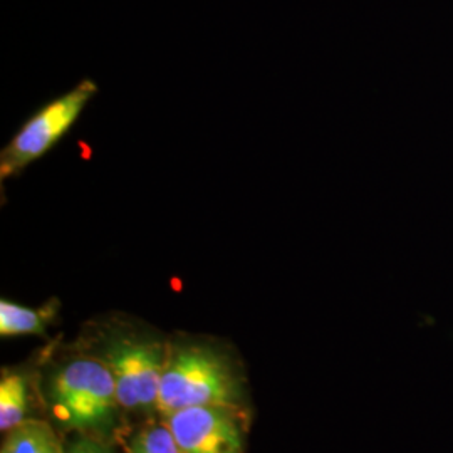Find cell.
I'll use <instances>...</instances> for the list:
<instances>
[{"label":"cell","mask_w":453,"mask_h":453,"mask_svg":"<svg viewBox=\"0 0 453 453\" xmlns=\"http://www.w3.org/2000/svg\"><path fill=\"white\" fill-rule=\"evenodd\" d=\"M49 405L69 430L101 435L113 428L119 402L106 361L80 357L59 368L49 381Z\"/></svg>","instance_id":"1"},{"label":"cell","mask_w":453,"mask_h":453,"mask_svg":"<svg viewBox=\"0 0 453 453\" xmlns=\"http://www.w3.org/2000/svg\"><path fill=\"white\" fill-rule=\"evenodd\" d=\"M241 402V385L219 351L203 344L179 348L166 359L157 410L165 417L192 406H230Z\"/></svg>","instance_id":"2"},{"label":"cell","mask_w":453,"mask_h":453,"mask_svg":"<svg viewBox=\"0 0 453 453\" xmlns=\"http://www.w3.org/2000/svg\"><path fill=\"white\" fill-rule=\"evenodd\" d=\"M97 84L84 78L65 95L35 110L0 151V181L16 179L34 162L58 145L80 119L84 108L97 95Z\"/></svg>","instance_id":"3"},{"label":"cell","mask_w":453,"mask_h":453,"mask_svg":"<svg viewBox=\"0 0 453 453\" xmlns=\"http://www.w3.org/2000/svg\"><path fill=\"white\" fill-rule=\"evenodd\" d=\"M103 357L113 372L119 406L157 408L166 359L158 341L128 331H113Z\"/></svg>","instance_id":"4"},{"label":"cell","mask_w":453,"mask_h":453,"mask_svg":"<svg viewBox=\"0 0 453 453\" xmlns=\"http://www.w3.org/2000/svg\"><path fill=\"white\" fill-rule=\"evenodd\" d=\"M181 453H243L242 423L230 406H192L166 417Z\"/></svg>","instance_id":"5"},{"label":"cell","mask_w":453,"mask_h":453,"mask_svg":"<svg viewBox=\"0 0 453 453\" xmlns=\"http://www.w3.org/2000/svg\"><path fill=\"white\" fill-rule=\"evenodd\" d=\"M58 301H50L42 308L31 309L14 301H0V336H26V334H44L49 323L58 312Z\"/></svg>","instance_id":"6"},{"label":"cell","mask_w":453,"mask_h":453,"mask_svg":"<svg viewBox=\"0 0 453 453\" xmlns=\"http://www.w3.org/2000/svg\"><path fill=\"white\" fill-rule=\"evenodd\" d=\"M0 453H65L46 421L24 420L7 432Z\"/></svg>","instance_id":"7"},{"label":"cell","mask_w":453,"mask_h":453,"mask_svg":"<svg viewBox=\"0 0 453 453\" xmlns=\"http://www.w3.org/2000/svg\"><path fill=\"white\" fill-rule=\"evenodd\" d=\"M27 381L20 372L4 374L0 381V428L11 432L26 420Z\"/></svg>","instance_id":"8"},{"label":"cell","mask_w":453,"mask_h":453,"mask_svg":"<svg viewBox=\"0 0 453 453\" xmlns=\"http://www.w3.org/2000/svg\"><path fill=\"white\" fill-rule=\"evenodd\" d=\"M127 453H181L168 425H153L133 438Z\"/></svg>","instance_id":"9"},{"label":"cell","mask_w":453,"mask_h":453,"mask_svg":"<svg viewBox=\"0 0 453 453\" xmlns=\"http://www.w3.org/2000/svg\"><path fill=\"white\" fill-rule=\"evenodd\" d=\"M65 453H110L108 449L95 438L84 437L74 441Z\"/></svg>","instance_id":"10"}]
</instances>
